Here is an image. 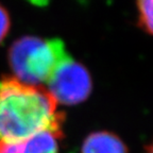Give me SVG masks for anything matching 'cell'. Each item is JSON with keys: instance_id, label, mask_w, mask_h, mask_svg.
Here are the masks:
<instances>
[{"instance_id": "cell-6", "label": "cell", "mask_w": 153, "mask_h": 153, "mask_svg": "<svg viewBox=\"0 0 153 153\" xmlns=\"http://www.w3.org/2000/svg\"><path fill=\"white\" fill-rule=\"evenodd\" d=\"M138 26L153 36V0H136Z\"/></svg>"}, {"instance_id": "cell-4", "label": "cell", "mask_w": 153, "mask_h": 153, "mask_svg": "<svg viewBox=\"0 0 153 153\" xmlns=\"http://www.w3.org/2000/svg\"><path fill=\"white\" fill-rule=\"evenodd\" d=\"M62 130H48L17 141H0V153H59Z\"/></svg>"}, {"instance_id": "cell-2", "label": "cell", "mask_w": 153, "mask_h": 153, "mask_svg": "<svg viewBox=\"0 0 153 153\" xmlns=\"http://www.w3.org/2000/svg\"><path fill=\"white\" fill-rule=\"evenodd\" d=\"M64 44L60 39H45L38 36H22L9 50V64L14 76L25 83L43 86L54 68L66 57Z\"/></svg>"}, {"instance_id": "cell-7", "label": "cell", "mask_w": 153, "mask_h": 153, "mask_svg": "<svg viewBox=\"0 0 153 153\" xmlns=\"http://www.w3.org/2000/svg\"><path fill=\"white\" fill-rule=\"evenodd\" d=\"M11 28V18L7 9L0 4V44L7 37Z\"/></svg>"}, {"instance_id": "cell-3", "label": "cell", "mask_w": 153, "mask_h": 153, "mask_svg": "<svg viewBox=\"0 0 153 153\" xmlns=\"http://www.w3.org/2000/svg\"><path fill=\"white\" fill-rule=\"evenodd\" d=\"M45 85L57 104L66 105L85 101L93 88L88 70L69 54L57 64Z\"/></svg>"}, {"instance_id": "cell-8", "label": "cell", "mask_w": 153, "mask_h": 153, "mask_svg": "<svg viewBox=\"0 0 153 153\" xmlns=\"http://www.w3.org/2000/svg\"><path fill=\"white\" fill-rule=\"evenodd\" d=\"M147 153H153V143L147 148Z\"/></svg>"}, {"instance_id": "cell-5", "label": "cell", "mask_w": 153, "mask_h": 153, "mask_svg": "<svg viewBox=\"0 0 153 153\" xmlns=\"http://www.w3.org/2000/svg\"><path fill=\"white\" fill-rule=\"evenodd\" d=\"M82 153H128L119 137L108 132H96L85 139Z\"/></svg>"}, {"instance_id": "cell-1", "label": "cell", "mask_w": 153, "mask_h": 153, "mask_svg": "<svg viewBox=\"0 0 153 153\" xmlns=\"http://www.w3.org/2000/svg\"><path fill=\"white\" fill-rule=\"evenodd\" d=\"M64 116L44 86L15 76L0 80V141H17L48 130H62Z\"/></svg>"}]
</instances>
